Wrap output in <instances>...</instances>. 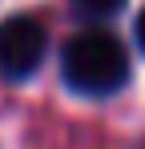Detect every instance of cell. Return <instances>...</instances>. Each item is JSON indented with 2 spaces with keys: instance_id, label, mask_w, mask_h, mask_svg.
I'll return each mask as SVG.
<instances>
[{
  "instance_id": "cell-1",
  "label": "cell",
  "mask_w": 145,
  "mask_h": 149,
  "mask_svg": "<svg viewBox=\"0 0 145 149\" xmlns=\"http://www.w3.org/2000/svg\"><path fill=\"white\" fill-rule=\"evenodd\" d=\"M61 77L72 93L85 97H109L129 81V52L113 32L85 28L77 32L61 52Z\"/></svg>"
},
{
  "instance_id": "cell-2",
  "label": "cell",
  "mask_w": 145,
  "mask_h": 149,
  "mask_svg": "<svg viewBox=\"0 0 145 149\" xmlns=\"http://www.w3.org/2000/svg\"><path fill=\"white\" fill-rule=\"evenodd\" d=\"M45 49H48V32L36 16L0 20V77L4 81H28L40 69Z\"/></svg>"
},
{
  "instance_id": "cell-3",
  "label": "cell",
  "mask_w": 145,
  "mask_h": 149,
  "mask_svg": "<svg viewBox=\"0 0 145 149\" xmlns=\"http://www.w3.org/2000/svg\"><path fill=\"white\" fill-rule=\"evenodd\" d=\"M72 8H77V16H85V20H109L113 12L125 8V0H69Z\"/></svg>"
},
{
  "instance_id": "cell-4",
  "label": "cell",
  "mask_w": 145,
  "mask_h": 149,
  "mask_svg": "<svg viewBox=\"0 0 145 149\" xmlns=\"http://www.w3.org/2000/svg\"><path fill=\"white\" fill-rule=\"evenodd\" d=\"M137 45H141V52H145V8H141V16H137Z\"/></svg>"
}]
</instances>
